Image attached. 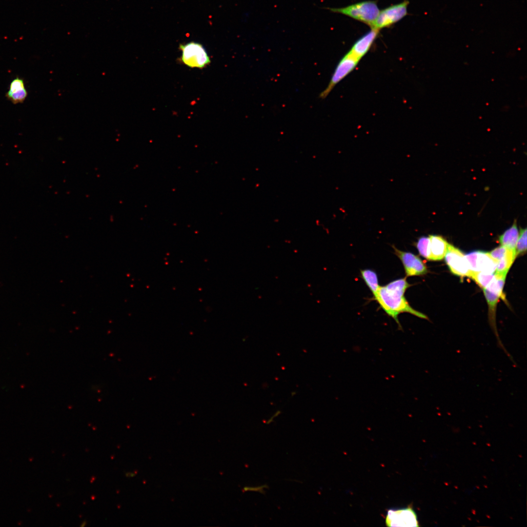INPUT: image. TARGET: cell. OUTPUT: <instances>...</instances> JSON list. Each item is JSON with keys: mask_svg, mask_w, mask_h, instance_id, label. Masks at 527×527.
I'll list each match as a JSON object with an SVG mask.
<instances>
[{"mask_svg": "<svg viewBox=\"0 0 527 527\" xmlns=\"http://www.w3.org/2000/svg\"><path fill=\"white\" fill-rule=\"evenodd\" d=\"M409 1H404L388 7L380 12L371 28L380 30L389 27L400 21L407 14V6Z\"/></svg>", "mask_w": 527, "mask_h": 527, "instance_id": "cell-5", "label": "cell"}, {"mask_svg": "<svg viewBox=\"0 0 527 527\" xmlns=\"http://www.w3.org/2000/svg\"><path fill=\"white\" fill-rule=\"evenodd\" d=\"M180 49L182 61L189 67L202 69L211 62L206 50L200 43L190 41L182 44Z\"/></svg>", "mask_w": 527, "mask_h": 527, "instance_id": "cell-3", "label": "cell"}, {"mask_svg": "<svg viewBox=\"0 0 527 527\" xmlns=\"http://www.w3.org/2000/svg\"><path fill=\"white\" fill-rule=\"evenodd\" d=\"M410 286V284L407 282L406 277L393 281L385 286L388 290L403 294H405L406 289Z\"/></svg>", "mask_w": 527, "mask_h": 527, "instance_id": "cell-17", "label": "cell"}, {"mask_svg": "<svg viewBox=\"0 0 527 527\" xmlns=\"http://www.w3.org/2000/svg\"><path fill=\"white\" fill-rule=\"evenodd\" d=\"M280 414V412H279V411H277V412H276V413H274V414H273V416H271V417H270V418H269V419H268V420L267 421V424H270V423H271V422H272L273 421V419H274V418H276V417L277 416H278V415H279Z\"/></svg>", "mask_w": 527, "mask_h": 527, "instance_id": "cell-24", "label": "cell"}, {"mask_svg": "<svg viewBox=\"0 0 527 527\" xmlns=\"http://www.w3.org/2000/svg\"><path fill=\"white\" fill-rule=\"evenodd\" d=\"M135 475H136V473H134V472H126L125 473L126 477H129V478L134 477Z\"/></svg>", "mask_w": 527, "mask_h": 527, "instance_id": "cell-25", "label": "cell"}, {"mask_svg": "<svg viewBox=\"0 0 527 527\" xmlns=\"http://www.w3.org/2000/svg\"><path fill=\"white\" fill-rule=\"evenodd\" d=\"M519 234L516 220H515L512 225L499 236V241L501 245L508 249L515 250Z\"/></svg>", "mask_w": 527, "mask_h": 527, "instance_id": "cell-12", "label": "cell"}, {"mask_svg": "<svg viewBox=\"0 0 527 527\" xmlns=\"http://www.w3.org/2000/svg\"><path fill=\"white\" fill-rule=\"evenodd\" d=\"M516 257L515 250L507 248L505 255L498 261L495 272L507 274Z\"/></svg>", "mask_w": 527, "mask_h": 527, "instance_id": "cell-13", "label": "cell"}, {"mask_svg": "<svg viewBox=\"0 0 527 527\" xmlns=\"http://www.w3.org/2000/svg\"><path fill=\"white\" fill-rule=\"evenodd\" d=\"M527 251V229H521L517 242L515 252L516 257Z\"/></svg>", "mask_w": 527, "mask_h": 527, "instance_id": "cell-19", "label": "cell"}, {"mask_svg": "<svg viewBox=\"0 0 527 527\" xmlns=\"http://www.w3.org/2000/svg\"><path fill=\"white\" fill-rule=\"evenodd\" d=\"M429 237L430 251L429 260L436 261L442 260L446 254L448 243L440 236L430 235Z\"/></svg>", "mask_w": 527, "mask_h": 527, "instance_id": "cell-11", "label": "cell"}, {"mask_svg": "<svg viewBox=\"0 0 527 527\" xmlns=\"http://www.w3.org/2000/svg\"><path fill=\"white\" fill-rule=\"evenodd\" d=\"M507 275L494 272L493 279L485 289L498 295L500 298L504 299L503 290Z\"/></svg>", "mask_w": 527, "mask_h": 527, "instance_id": "cell-15", "label": "cell"}, {"mask_svg": "<svg viewBox=\"0 0 527 527\" xmlns=\"http://www.w3.org/2000/svg\"><path fill=\"white\" fill-rule=\"evenodd\" d=\"M360 60L349 52L347 53L337 64L327 87L320 94L319 98L325 99L333 88L356 67Z\"/></svg>", "mask_w": 527, "mask_h": 527, "instance_id": "cell-4", "label": "cell"}, {"mask_svg": "<svg viewBox=\"0 0 527 527\" xmlns=\"http://www.w3.org/2000/svg\"><path fill=\"white\" fill-rule=\"evenodd\" d=\"M494 277L492 274L471 271L468 277L471 278L483 289L486 288Z\"/></svg>", "mask_w": 527, "mask_h": 527, "instance_id": "cell-16", "label": "cell"}, {"mask_svg": "<svg viewBox=\"0 0 527 527\" xmlns=\"http://www.w3.org/2000/svg\"><path fill=\"white\" fill-rule=\"evenodd\" d=\"M24 88H25L23 79L17 77L10 83L9 91L7 93H12Z\"/></svg>", "mask_w": 527, "mask_h": 527, "instance_id": "cell-21", "label": "cell"}, {"mask_svg": "<svg viewBox=\"0 0 527 527\" xmlns=\"http://www.w3.org/2000/svg\"><path fill=\"white\" fill-rule=\"evenodd\" d=\"M85 523H86V522H83V523H82V524H81V527H83V526H85Z\"/></svg>", "mask_w": 527, "mask_h": 527, "instance_id": "cell-26", "label": "cell"}, {"mask_svg": "<svg viewBox=\"0 0 527 527\" xmlns=\"http://www.w3.org/2000/svg\"><path fill=\"white\" fill-rule=\"evenodd\" d=\"M444 258L453 274L460 277L469 276L471 270L465 255L458 248L448 243Z\"/></svg>", "mask_w": 527, "mask_h": 527, "instance_id": "cell-7", "label": "cell"}, {"mask_svg": "<svg viewBox=\"0 0 527 527\" xmlns=\"http://www.w3.org/2000/svg\"><path fill=\"white\" fill-rule=\"evenodd\" d=\"M268 488L267 485H263L257 486H245L243 487V491L244 492H256L261 494H265L266 490Z\"/></svg>", "mask_w": 527, "mask_h": 527, "instance_id": "cell-23", "label": "cell"}, {"mask_svg": "<svg viewBox=\"0 0 527 527\" xmlns=\"http://www.w3.org/2000/svg\"><path fill=\"white\" fill-rule=\"evenodd\" d=\"M469 269L474 272L492 274L496 270L497 262L488 252L475 251L465 255Z\"/></svg>", "mask_w": 527, "mask_h": 527, "instance_id": "cell-8", "label": "cell"}, {"mask_svg": "<svg viewBox=\"0 0 527 527\" xmlns=\"http://www.w3.org/2000/svg\"><path fill=\"white\" fill-rule=\"evenodd\" d=\"M507 248L502 246H499L490 252H488L490 256L497 262L500 260L506 254Z\"/></svg>", "mask_w": 527, "mask_h": 527, "instance_id": "cell-22", "label": "cell"}, {"mask_svg": "<svg viewBox=\"0 0 527 527\" xmlns=\"http://www.w3.org/2000/svg\"><path fill=\"white\" fill-rule=\"evenodd\" d=\"M385 522L388 527H418L417 515L412 507L400 509H390L387 511Z\"/></svg>", "mask_w": 527, "mask_h": 527, "instance_id": "cell-6", "label": "cell"}, {"mask_svg": "<svg viewBox=\"0 0 527 527\" xmlns=\"http://www.w3.org/2000/svg\"><path fill=\"white\" fill-rule=\"evenodd\" d=\"M379 32L377 29L371 28L354 43L348 52L360 60L369 50Z\"/></svg>", "mask_w": 527, "mask_h": 527, "instance_id": "cell-10", "label": "cell"}, {"mask_svg": "<svg viewBox=\"0 0 527 527\" xmlns=\"http://www.w3.org/2000/svg\"><path fill=\"white\" fill-rule=\"evenodd\" d=\"M392 247L395 254L402 263L406 277L423 275L427 273L426 265L419 257L409 252L401 251L394 246Z\"/></svg>", "mask_w": 527, "mask_h": 527, "instance_id": "cell-9", "label": "cell"}, {"mask_svg": "<svg viewBox=\"0 0 527 527\" xmlns=\"http://www.w3.org/2000/svg\"><path fill=\"white\" fill-rule=\"evenodd\" d=\"M27 96V92L25 88L15 92L12 93L6 94V97L14 104L23 102Z\"/></svg>", "mask_w": 527, "mask_h": 527, "instance_id": "cell-20", "label": "cell"}, {"mask_svg": "<svg viewBox=\"0 0 527 527\" xmlns=\"http://www.w3.org/2000/svg\"><path fill=\"white\" fill-rule=\"evenodd\" d=\"M416 246L419 254L424 258L429 260L430 251L429 236L420 237L416 243Z\"/></svg>", "mask_w": 527, "mask_h": 527, "instance_id": "cell-18", "label": "cell"}, {"mask_svg": "<svg viewBox=\"0 0 527 527\" xmlns=\"http://www.w3.org/2000/svg\"><path fill=\"white\" fill-rule=\"evenodd\" d=\"M374 298L385 312L395 321L400 329H402L398 319V315L401 313L407 312L418 318L429 320L426 315L409 305L403 293L389 290L385 286H380Z\"/></svg>", "mask_w": 527, "mask_h": 527, "instance_id": "cell-1", "label": "cell"}, {"mask_svg": "<svg viewBox=\"0 0 527 527\" xmlns=\"http://www.w3.org/2000/svg\"><path fill=\"white\" fill-rule=\"evenodd\" d=\"M360 271L362 278L375 296L380 286L376 272L371 269H363Z\"/></svg>", "mask_w": 527, "mask_h": 527, "instance_id": "cell-14", "label": "cell"}, {"mask_svg": "<svg viewBox=\"0 0 527 527\" xmlns=\"http://www.w3.org/2000/svg\"><path fill=\"white\" fill-rule=\"evenodd\" d=\"M332 12L342 14L362 22L370 27L373 26L379 12L375 1H364L346 7L330 8Z\"/></svg>", "mask_w": 527, "mask_h": 527, "instance_id": "cell-2", "label": "cell"}]
</instances>
